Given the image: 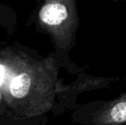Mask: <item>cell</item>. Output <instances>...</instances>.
<instances>
[{"instance_id": "277c9868", "label": "cell", "mask_w": 126, "mask_h": 125, "mask_svg": "<svg viewBox=\"0 0 126 125\" xmlns=\"http://www.w3.org/2000/svg\"><path fill=\"white\" fill-rule=\"evenodd\" d=\"M5 78V68L4 65L0 63V87H2Z\"/></svg>"}, {"instance_id": "6da1fadb", "label": "cell", "mask_w": 126, "mask_h": 125, "mask_svg": "<svg viewBox=\"0 0 126 125\" xmlns=\"http://www.w3.org/2000/svg\"><path fill=\"white\" fill-rule=\"evenodd\" d=\"M42 28L51 34L59 51L68 52L76 43V34L80 26L76 1L49 0L39 11Z\"/></svg>"}, {"instance_id": "3957f363", "label": "cell", "mask_w": 126, "mask_h": 125, "mask_svg": "<svg viewBox=\"0 0 126 125\" xmlns=\"http://www.w3.org/2000/svg\"><path fill=\"white\" fill-rule=\"evenodd\" d=\"M35 73L33 70H22L10 79L9 84V94L11 99L22 102L32 95L35 90L36 84Z\"/></svg>"}, {"instance_id": "5b68a950", "label": "cell", "mask_w": 126, "mask_h": 125, "mask_svg": "<svg viewBox=\"0 0 126 125\" xmlns=\"http://www.w3.org/2000/svg\"><path fill=\"white\" fill-rule=\"evenodd\" d=\"M0 98H1V94H0Z\"/></svg>"}, {"instance_id": "7a4b0ae2", "label": "cell", "mask_w": 126, "mask_h": 125, "mask_svg": "<svg viewBox=\"0 0 126 125\" xmlns=\"http://www.w3.org/2000/svg\"><path fill=\"white\" fill-rule=\"evenodd\" d=\"M74 117L82 125H126V92L113 99L78 105Z\"/></svg>"}]
</instances>
